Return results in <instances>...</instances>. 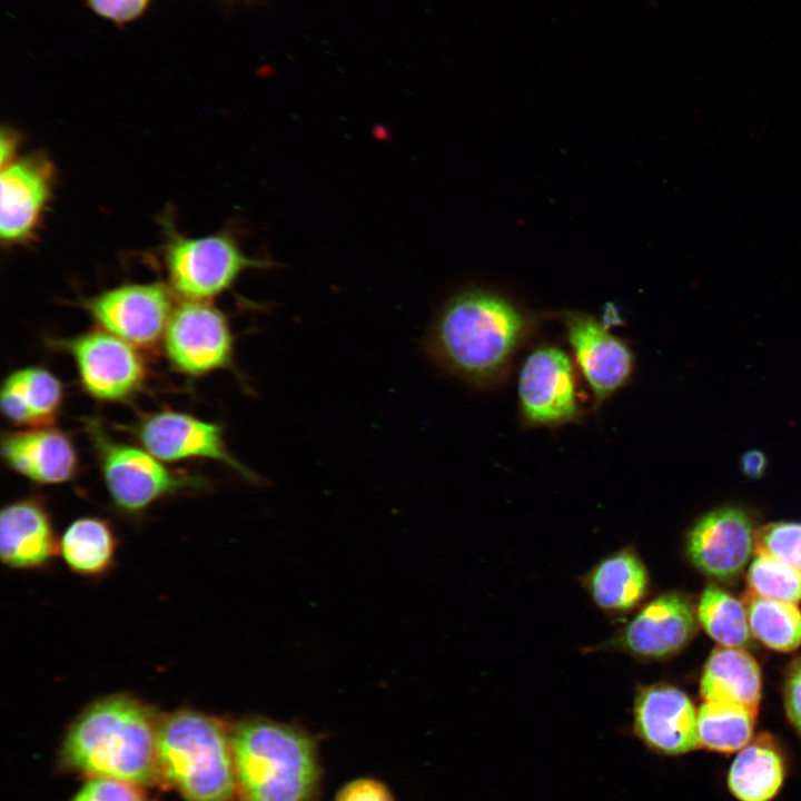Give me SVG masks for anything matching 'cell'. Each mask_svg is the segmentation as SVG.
<instances>
[{
    "mask_svg": "<svg viewBox=\"0 0 801 801\" xmlns=\"http://www.w3.org/2000/svg\"><path fill=\"white\" fill-rule=\"evenodd\" d=\"M537 315L513 297L486 286L451 295L429 325L424 347L447 374L477 387L502 383L517 352L533 335Z\"/></svg>",
    "mask_w": 801,
    "mask_h": 801,
    "instance_id": "obj_1",
    "label": "cell"
},
{
    "mask_svg": "<svg viewBox=\"0 0 801 801\" xmlns=\"http://www.w3.org/2000/svg\"><path fill=\"white\" fill-rule=\"evenodd\" d=\"M158 723L151 709L130 694L101 698L70 726L65 756L93 778L148 783L159 771Z\"/></svg>",
    "mask_w": 801,
    "mask_h": 801,
    "instance_id": "obj_2",
    "label": "cell"
},
{
    "mask_svg": "<svg viewBox=\"0 0 801 801\" xmlns=\"http://www.w3.org/2000/svg\"><path fill=\"white\" fill-rule=\"evenodd\" d=\"M231 746L245 801H316L322 775L317 745L303 729L250 718L233 730Z\"/></svg>",
    "mask_w": 801,
    "mask_h": 801,
    "instance_id": "obj_3",
    "label": "cell"
},
{
    "mask_svg": "<svg viewBox=\"0 0 801 801\" xmlns=\"http://www.w3.org/2000/svg\"><path fill=\"white\" fill-rule=\"evenodd\" d=\"M158 770L188 801H231L237 777L229 735L215 718L190 709L158 723Z\"/></svg>",
    "mask_w": 801,
    "mask_h": 801,
    "instance_id": "obj_4",
    "label": "cell"
},
{
    "mask_svg": "<svg viewBox=\"0 0 801 801\" xmlns=\"http://www.w3.org/2000/svg\"><path fill=\"white\" fill-rule=\"evenodd\" d=\"M165 263L172 289L186 300L207 301L230 289L247 269H268L270 259L243 253L228 234L199 238L170 236Z\"/></svg>",
    "mask_w": 801,
    "mask_h": 801,
    "instance_id": "obj_5",
    "label": "cell"
},
{
    "mask_svg": "<svg viewBox=\"0 0 801 801\" xmlns=\"http://www.w3.org/2000/svg\"><path fill=\"white\" fill-rule=\"evenodd\" d=\"M88 429L108 493L122 512L141 513L166 496L201 485L196 477L168 468L147 449L112 439L98 424L90 423Z\"/></svg>",
    "mask_w": 801,
    "mask_h": 801,
    "instance_id": "obj_6",
    "label": "cell"
},
{
    "mask_svg": "<svg viewBox=\"0 0 801 801\" xmlns=\"http://www.w3.org/2000/svg\"><path fill=\"white\" fill-rule=\"evenodd\" d=\"M517 403L526 427H558L583 416L573 358L561 347L542 343L523 359Z\"/></svg>",
    "mask_w": 801,
    "mask_h": 801,
    "instance_id": "obj_7",
    "label": "cell"
},
{
    "mask_svg": "<svg viewBox=\"0 0 801 801\" xmlns=\"http://www.w3.org/2000/svg\"><path fill=\"white\" fill-rule=\"evenodd\" d=\"M557 318L596 411L632 379L634 352L624 339L611 333L604 322L589 313L564 309L557 313Z\"/></svg>",
    "mask_w": 801,
    "mask_h": 801,
    "instance_id": "obj_8",
    "label": "cell"
},
{
    "mask_svg": "<svg viewBox=\"0 0 801 801\" xmlns=\"http://www.w3.org/2000/svg\"><path fill=\"white\" fill-rule=\"evenodd\" d=\"M164 344L171 364L191 376L233 365L234 337L229 322L207 301L186 300L176 306Z\"/></svg>",
    "mask_w": 801,
    "mask_h": 801,
    "instance_id": "obj_9",
    "label": "cell"
},
{
    "mask_svg": "<svg viewBox=\"0 0 801 801\" xmlns=\"http://www.w3.org/2000/svg\"><path fill=\"white\" fill-rule=\"evenodd\" d=\"M59 346L73 357L86 392L99 400L127 399L146 380V365L136 347L103 328L60 340Z\"/></svg>",
    "mask_w": 801,
    "mask_h": 801,
    "instance_id": "obj_10",
    "label": "cell"
},
{
    "mask_svg": "<svg viewBox=\"0 0 801 801\" xmlns=\"http://www.w3.org/2000/svg\"><path fill=\"white\" fill-rule=\"evenodd\" d=\"M86 305L101 328L139 348L164 339L175 309L169 289L159 283L121 285Z\"/></svg>",
    "mask_w": 801,
    "mask_h": 801,
    "instance_id": "obj_11",
    "label": "cell"
},
{
    "mask_svg": "<svg viewBox=\"0 0 801 801\" xmlns=\"http://www.w3.org/2000/svg\"><path fill=\"white\" fill-rule=\"evenodd\" d=\"M137 435L144 448L161 462L215 459L241 477L257 481V476L228 451L222 428L216 423L180 412L161 411L144 418Z\"/></svg>",
    "mask_w": 801,
    "mask_h": 801,
    "instance_id": "obj_12",
    "label": "cell"
},
{
    "mask_svg": "<svg viewBox=\"0 0 801 801\" xmlns=\"http://www.w3.org/2000/svg\"><path fill=\"white\" fill-rule=\"evenodd\" d=\"M696 719L690 698L671 685L642 688L634 701V732L660 755L680 756L700 748Z\"/></svg>",
    "mask_w": 801,
    "mask_h": 801,
    "instance_id": "obj_13",
    "label": "cell"
},
{
    "mask_svg": "<svg viewBox=\"0 0 801 801\" xmlns=\"http://www.w3.org/2000/svg\"><path fill=\"white\" fill-rule=\"evenodd\" d=\"M754 547L750 517L740 508L723 507L702 516L686 538V553L703 573L731 580L746 565Z\"/></svg>",
    "mask_w": 801,
    "mask_h": 801,
    "instance_id": "obj_14",
    "label": "cell"
},
{
    "mask_svg": "<svg viewBox=\"0 0 801 801\" xmlns=\"http://www.w3.org/2000/svg\"><path fill=\"white\" fill-rule=\"evenodd\" d=\"M698 622L696 611L688 596L679 592L665 593L633 617L616 643L640 657H666L692 640Z\"/></svg>",
    "mask_w": 801,
    "mask_h": 801,
    "instance_id": "obj_15",
    "label": "cell"
},
{
    "mask_svg": "<svg viewBox=\"0 0 801 801\" xmlns=\"http://www.w3.org/2000/svg\"><path fill=\"white\" fill-rule=\"evenodd\" d=\"M0 235L4 243L26 240L34 231L50 195L52 167L30 156L1 166Z\"/></svg>",
    "mask_w": 801,
    "mask_h": 801,
    "instance_id": "obj_16",
    "label": "cell"
},
{
    "mask_svg": "<svg viewBox=\"0 0 801 801\" xmlns=\"http://www.w3.org/2000/svg\"><path fill=\"white\" fill-rule=\"evenodd\" d=\"M51 516L37 497L14 501L0 513V556L12 570L37 571L47 567L58 554Z\"/></svg>",
    "mask_w": 801,
    "mask_h": 801,
    "instance_id": "obj_17",
    "label": "cell"
},
{
    "mask_svg": "<svg viewBox=\"0 0 801 801\" xmlns=\"http://www.w3.org/2000/svg\"><path fill=\"white\" fill-rule=\"evenodd\" d=\"M1 454L12 471L38 484L66 483L78 469L71 439L53 426L6 433Z\"/></svg>",
    "mask_w": 801,
    "mask_h": 801,
    "instance_id": "obj_18",
    "label": "cell"
},
{
    "mask_svg": "<svg viewBox=\"0 0 801 801\" xmlns=\"http://www.w3.org/2000/svg\"><path fill=\"white\" fill-rule=\"evenodd\" d=\"M787 773L783 748L773 735L762 732L738 751L726 773V787L738 801H772Z\"/></svg>",
    "mask_w": 801,
    "mask_h": 801,
    "instance_id": "obj_19",
    "label": "cell"
},
{
    "mask_svg": "<svg viewBox=\"0 0 801 801\" xmlns=\"http://www.w3.org/2000/svg\"><path fill=\"white\" fill-rule=\"evenodd\" d=\"M63 387L48 369L19 368L3 380L1 412L11 423L28 427L52 426L61 408Z\"/></svg>",
    "mask_w": 801,
    "mask_h": 801,
    "instance_id": "obj_20",
    "label": "cell"
},
{
    "mask_svg": "<svg viewBox=\"0 0 801 801\" xmlns=\"http://www.w3.org/2000/svg\"><path fill=\"white\" fill-rule=\"evenodd\" d=\"M700 690L704 701L730 702L758 710L760 668L741 647L718 646L704 665Z\"/></svg>",
    "mask_w": 801,
    "mask_h": 801,
    "instance_id": "obj_21",
    "label": "cell"
},
{
    "mask_svg": "<svg viewBox=\"0 0 801 801\" xmlns=\"http://www.w3.org/2000/svg\"><path fill=\"white\" fill-rule=\"evenodd\" d=\"M117 550V535L106 520L82 516L66 527L59 540L58 553L71 572L98 578L113 567Z\"/></svg>",
    "mask_w": 801,
    "mask_h": 801,
    "instance_id": "obj_22",
    "label": "cell"
},
{
    "mask_svg": "<svg viewBox=\"0 0 801 801\" xmlns=\"http://www.w3.org/2000/svg\"><path fill=\"white\" fill-rule=\"evenodd\" d=\"M647 582L642 561L626 550L602 560L586 576V587L594 602L614 612L634 607L645 595Z\"/></svg>",
    "mask_w": 801,
    "mask_h": 801,
    "instance_id": "obj_23",
    "label": "cell"
},
{
    "mask_svg": "<svg viewBox=\"0 0 801 801\" xmlns=\"http://www.w3.org/2000/svg\"><path fill=\"white\" fill-rule=\"evenodd\" d=\"M756 714L741 704L704 701L696 719L700 748L724 754L740 751L753 738Z\"/></svg>",
    "mask_w": 801,
    "mask_h": 801,
    "instance_id": "obj_24",
    "label": "cell"
},
{
    "mask_svg": "<svg viewBox=\"0 0 801 801\" xmlns=\"http://www.w3.org/2000/svg\"><path fill=\"white\" fill-rule=\"evenodd\" d=\"M751 633L768 647L790 652L801 644V611L793 603L751 592L743 602Z\"/></svg>",
    "mask_w": 801,
    "mask_h": 801,
    "instance_id": "obj_25",
    "label": "cell"
},
{
    "mask_svg": "<svg viewBox=\"0 0 801 801\" xmlns=\"http://www.w3.org/2000/svg\"><path fill=\"white\" fill-rule=\"evenodd\" d=\"M699 623L723 646L742 647L749 643L750 626L743 603L728 592L708 586L696 609Z\"/></svg>",
    "mask_w": 801,
    "mask_h": 801,
    "instance_id": "obj_26",
    "label": "cell"
},
{
    "mask_svg": "<svg viewBox=\"0 0 801 801\" xmlns=\"http://www.w3.org/2000/svg\"><path fill=\"white\" fill-rule=\"evenodd\" d=\"M749 592L762 597L801 601V571L767 555H756L748 572Z\"/></svg>",
    "mask_w": 801,
    "mask_h": 801,
    "instance_id": "obj_27",
    "label": "cell"
},
{
    "mask_svg": "<svg viewBox=\"0 0 801 801\" xmlns=\"http://www.w3.org/2000/svg\"><path fill=\"white\" fill-rule=\"evenodd\" d=\"M756 555H767L801 571V523L778 522L754 531Z\"/></svg>",
    "mask_w": 801,
    "mask_h": 801,
    "instance_id": "obj_28",
    "label": "cell"
},
{
    "mask_svg": "<svg viewBox=\"0 0 801 801\" xmlns=\"http://www.w3.org/2000/svg\"><path fill=\"white\" fill-rule=\"evenodd\" d=\"M72 801H145L135 784L106 778L90 779Z\"/></svg>",
    "mask_w": 801,
    "mask_h": 801,
    "instance_id": "obj_29",
    "label": "cell"
},
{
    "mask_svg": "<svg viewBox=\"0 0 801 801\" xmlns=\"http://www.w3.org/2000/svg\"><path fill=\"white\" fill-rule=\"evenodd\" d=\"M151 0H86L99 17L117 24L131 22L141 17Z\"/></svg>",
    "mask_w": 801,
    "mask_h": 801,
    "instance_id": "obj_30",
    "label": "cell"
},
{
    "mask_svg": "<svg viewBox=\"0 0 801 801\" xmlns=\"http://www.w3.org/2000/svg\"><path fill=\"white\" fill-rule=\"evenodd\" d=\"M783 705L790 724L801 739V656L793 660L785 671Z\"/></svg>",
    "mask_w": 801,
    "mask_h": 801,
    "instance_id": "obj_31",
    "label": "cell"
},
{
    "mask_svg": "<svg viewBox=\"0 0 801 801\" xmlns=\"http://www.w3.org/2000/svg\"><path fill=\"white\" fill-rule=\"evenodd\" d=\"M335 801H395L388 788L372 778H360L345 784Z\"/></svg>",
    "mask_w": 801,
    "mask_h": 801,
    "instance_id": "obj_32",
    "label": "cell"
},
{
    "mask_svg": "<svg viewBox=\"0 0 801 801\" xmlns=\"http://www.w3.org/2000/svg\"><path fill=\"white\" fill-rule=\"evenodd\" d=\"M743 474L752 478L761 477L767 468L765 455L760 451H749L741 457Z\"/></svg>",
    "mask_w": 801,
    "mask_h": 801,
    "instance_id": "obj_33",
    "label": "cell"
}]
</instances>
